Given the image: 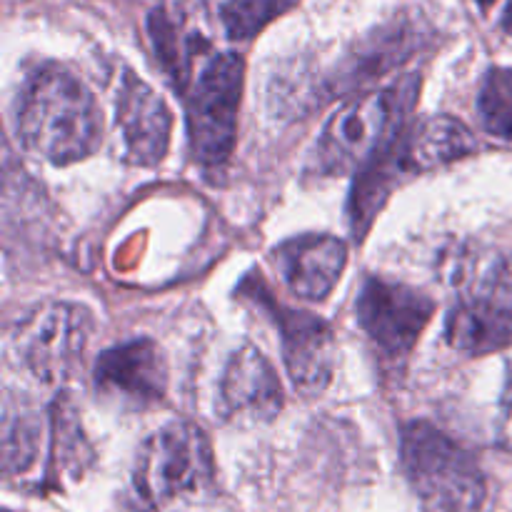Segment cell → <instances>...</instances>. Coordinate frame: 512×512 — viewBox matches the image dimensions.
I'll return each instance as SVG.
<instances>
[{"label": "cell", "mask_w": 512, "mask_h": 512, "mask_svg": "<svg viewBox=\"0 0 512 512\" xmlns=\"http://www.w3.org/2000/svg\"><path fill=\"white\" fill-rule=\"evenodd\" d=\"M15 125L23 148L53 165L90 158L103 140V113L93 93L58 63H45L28 75Z\"/></svg>", "instance_id": "1"}, {"label": "cell", "mask_w": 512, "mask_h": 512, "mask_svg": "<svg viewBox=\"0 0 512 512\" xmlns=\"http://www.w3.org/2000/svg\"><path fill=\"white\" fill-rule=\"evenodd\" d=\"M478 150V140L468 125L450 115H430L410 120L398 138L385 145L365 168L358 170L350 195V225L355 238H365L380 205L385 203L403 175H420L443 168Z\"/></svg>", "instance_id": "2"}, {"label": "cell", "mask_w": 512, "mask_h": 512, "mask_svg": "<svg viewBox=\"0 0 512 512\" xmlns=\"http://www.w3.org/2000/svg\"><path fill=\"white\" fill-rule=\"evenodd\" d=\"M420 93V75L408 73L370 95L350 100L325 123L308 173L318 178L358 173L410 123Z\"/></svg>", "instance_id": "3"}, {"label": "cell", "mask_w": 512, "mask_h": 512, "mask_svg": "<svg viewBox=\"0 0 512 512\" xmlns=\"http://www.w3.org/2000/svg\"><path fill=\"white\" fill-rule=\"evenodd\" d=\"M400 463L423 512H478L485 503V475L478 460L450 435L425 420L400 433Z\"/></svg>", "instance_id": "4"}, {"label": "cell", "mask_w": 512, "mask_h": 512, "mask_svg": "<svg viewBox=\"0 0 512 512\" xmlns=\"http://www.w3.org/2000/svg\"><path fill=\"white\" fill-rule=\"evenodd\" d=\"M213 480V448L198 425L170 423L150 435L133 468L135 500L158 510L175 500L203 493Z\"/></svg>", "instance_id": "5"}, {"label": "cell", "mask_w": 512, "mask_h": 512, "mask_svg": "<svg viewBox=\"0 0 512 512\" xmlns=\"http://www.w3.org/2000/svg\"><path fill=\"white\" fill-rule=\"evenodd\" d=\"M245 63L238 53H215L190 80L185 95L190 155L203 168H220L233 155L243 100Z\"/></svg>", "instance_id": "6"}, {"label": "cell", "mask_w": 512, "mask_h": 512, "mask_svg": "<svg viewBox=\"0 0 512 512\" xmlns=\"http://www.w3.org/2000/svg\"><path fill=\"white\" fill-rule=\"evenodd\" d=\"M93 335L90 310L65 300H45L25 310L13 328L20 365L45 385H65L80 373Z\"/></svg>", "instance_id": "7"}, {"label": "cell", "mask_w": 512, "mask_h": 512, "mask_svg": "<svg viewBox=\"0 0 512 512\" xmlns=\"http://www.w3.org/2000/svg\"><path fill=\"white\" fill-rule=\"evenodd\" d=\"M435 313V300L405 283L365 278L358 293V323L378 355L388 363H403Z\"/></svg>", "instance_id": "8"}, {"label": "cell", "mask_w": 512, "mask_h": 512, "mask_svg": "<svg viewBox=\"0 0 512 512\" xmlns=\"http://www.w3.org/2000/svg\"><path fill=\"white\" fill-rule=\"evenodd\" d=\"M250 280L255 288L250 290V285H243L240 293L255 300L278 325L285 368H288L295 390L303 395H320L330 385L335 370V340L330 325L318 315L293 310L283 303L278 305L263 280L260 283L255 278Z\"/></svg>", "instance_id": "9"}, {"label": "cell", "mask_w": 512, "mask_h": 512, "mask_svg": "<svg viewBox=\"0 0 512 512\" xmlns=\"http://www.w3.org/2000/svg\"><path fill=\"white\" fill-rule=\"evenodd\" d=\"M115 115H118L125 160L143 168L158 165L168 153L170 133H173V115L165 100L128 70L120 75Z\"/></svg>", "instance_id": "10"}, {"label": "cell", "mask_w": 512, "mask_h": 512, "mask_svg": "<svg viewBox=\"0 0 512 512\" xmlns=\"http://www.w3.org/2000/svg\"><path fill=\"white\" fill-rule=\"evenodd\" d=\"M218 410L228 423H270L283 410V388L270 360L253 345L230 355L220 378Z\"/></svg>", "instance_id": "11"}, {"label": "cell", "mask_w": 512, "mask_h": 512, "mask_svg": "<svg viewBox=\"0 0 512 512\" xmlns=\"http://www.w3.org/2000/svg\"><path fill=\"white\" fill-rule=\"evenodd\" d=\"M95 388L130 405H155L168 390V363L150 338H135L100 353Z\"/></svg>", "instance_id": "12"}, {"label": "cell", "mask_w": 512, "mask_h": 512, "mask_svg": "<svg viewBox=\"0 0 512 512\" xmlns=\"http://www.w3.org/2000/svg\"><path fill=\"white\" fill-rule=\"evenodd\" d=\"M273 260L285 285L298 298L320 303L340 283V275L348 263V248L335 235L308 233L278 245Z\"/></svg>", "instance_id": "13"}, {"label": "cell", "mask_w": 512, "mask_h": 512, "mask_svg": "<svg viewBox=\"0 0 512 512\" xmlns=\"http://www.w3.org/2000/svg\"><path fill=\"white\" fill-rule=\"evenodd\" d=\"M418 30L408 23H393L370 33L353 53H348L345 65L333 73L335 85L330 90V98L338 93H350L355 88H363L365 83L375 80L378 75L388 73L395 65L408 58L410 50L418 43Z\"/></svg>", "instance_id": "14"}, {"label": "cell", "mask_w": 512, "mask_h": 512, "mask_svg": "<svg viewBox=\"0 0 512 512\" xmlns=\"http://www.w3.org/2000/svg\"><path fill=\"white\" fill-rule=\"evenodd\" d=\"M450 348L465 355H485L512 343V318L483 295H468L445 320Z\"/></svg>", "instance_id": "15"}, {"label": "cell", "mask_w": 512, "mask_h": 512, "mask_svg": "<svg viewBox=\"0 0 512 512\" xmlns=\"http://www.w3.org/2000/svg\"><path fill=\"white\" fill-rule=\"evenodd\" d=\"M53 430L45 428L38 408L5 400L3 408V473L5 478H30L40 468L45 453L53 455L55 445H48Z\"/></svg>", "instance_id": "16"}, {"label": "cell", "mask_w": 512, "mask_h": 512, "mask_svg": "<svg viewBox=\"0 0 512 512\" xmlns=\"http://www.w3.org/2000/svg\"><path fill=\"white\" fill-rule=\"evenodd\" d=\"M148 33L150 43H153L155 55H158L160 65L170 73L175 88L188 90L190 85V63H193L195 48H198V38H190V43L180 45V28L178 20L168 13L165 8H155L148 18Z\"/></svg>", "instance_id": "17"}, {"label": "cell", "mask_w": 512, "mask_h": 512, "mask_svg": "<svg viewBox=\"0 0 512 512\" xmlns=\"http://www.w3.org/2000/svg\"><path fill=\"white\" fill-rule=\"evenodd\" d=\"M295 5L298 0H223L220 23L230 40H250Z\"/></svg>", "instance_id": "18"}, {"label": "cell", "mask_w": 512, "mask_h": 512, "mask_svg": "<svg viewBox=\"0 0 512 512\" xmlns=\"http://www.w3.org/2000/svg\"><path fill=\"white\" fill-rule=\"evenodd\" d=\"M480 123L490 135L512 140V68H490L478 93Z\"/></svg>", "instance_id": "19"}, {"label": "cell", "mask_w": 512, "mask_h": 512, "mask_svg": "<svg viewBox=\"0 0 512 512\" xmlns=\"http://www.w3.org/2000/svg\"><path fill=\"white\" fill-rule=\"evenodd\" d=\"M475 295H483L512 318V250L485 265Z\"/></svg>", "instance_id": "20"}, {"label": "cell", "mask_w": 512, "mask_h": 512, "mask_svg": "<svg viewBox=\"0 0 512 512\" xmlns=\"http://www.w3.org/2000/svg\"><path fill=\"white\" fill-rule=\"evenodd\" d=\"M500 443L512 448V373L508 378V385H505L503 405H500Z\"/></svg>", "instance_id": "21"}, {"label": "cell", "mask_w": 512, "mask_h": 512, "mask_svg": "<svg viewBox=\"0 0 512 512\" xmlns=\"http://www.w3.org/2000/svg\"><path fill=\"white\" fill-rule=\"evenodd\" d=\"M503 28L508 30V33L512 35V0H510V5H508V10H505V18H503Z\"/></svg>", "instance_id": "22"}, {"label": "cell", "mask_w": 512, "mask_h": 512, "mask_svg": "<svg viewBox=\"0 0 512 512\" xmlns=\"http://www.w3.org/2000/svg\"><path fill=\"white\" fill-rule=\"evenodd\" d=\"M478 5H480V8H483V10H488V8H493L495 0H478Z\"/></svg>", "instance_id": "23"}]
</instances>
